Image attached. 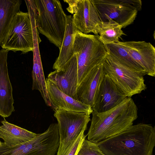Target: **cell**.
I'll return each instance as SVG.
<instances>
[{
    "instance_id": "cell-1",
    "label": "cell",
    "mask_w": 155,
    "mask_h": 155,
    "mask_svg": "<svg viewBox=\"0 0 155 155\" xmlns=\"http://www.w3.org/2000/svg\"><path fill=\"white\" fill-rule=\"evenodd\" d=\"M87 135L88 140L98 143L124 131L132 126L138 117V108L131 97L107 111H93Z\"/></svg>"
},
{
    "instance_id": "cell-2",
    "label": "cell",
    "mask_w": 155,
    "mask_h": 155,
    "mask_svg": "<svg viewBox=\"0 0 155 155\" xmlns=\"http://www.w3.org/2000/svg\"><path fill=\"white\" fill-rule=\"evenodd\" d=\"M105 155H153L155 128L140 123L97 143Z\"/></svg>"
},
{
    "instance_id": "cell-3",
    "label": "cell",
    "mask_w": 155,
    "mask_h": 155,
    "mask_svg": "<svg viewBox=\"0 0 155 155\" xmlns=\"http://www.w3.org/2000/svg\"><path fill=\"white\" fill-rule=\"evenodd\" d=\"M36 26L39 33L59 49L66 27L67 16L58 0H33Z\"/></svg>"
},
{
    "instance_id": "cell-4",
    "label": "cell",
    "mask_w": 155,
    "mask_h": 155,
    "mask_svg": "<svg viewBox=\"0 0 155 155\" xmlns=\"http://www.w3.org/2000/svg\"><path fill=\"white\" fill-rule=\"evenodd\" d=\"M27 9L28 12L20 10L15 14L1 45L2 49L25 54L33 51L35 44L41 42L34 9Z\"/></svg>"
},
{
    "instance_id": "cell-5",
    "label": "cell",
    "mask_w": 155,
    "mask_h": 155,
    "mask_svg": "<svg viewBox=\"0 0 155 155\" xmlns=\"http://www.w3.org/2000/svg\"><path fill=\"white\" fill-rule=\"evenodd\" d=\"M74 53L77 61L78 86L95 67L103 63L108 52L98 35L86 34L77 30Z\"/></svg>"
},
{
    "instance_id": "cell-6",
    "label": "cell",
    "mask_w": 155,
    "mask_h": 155,
    "mask_svg": "<svg viewBox=\"0 0 155 155\" xmlns=\"http://www.w3.org/2000/svg\"><path fill=\"white\" fill-rule=\"evenodd\" d=\"M102 22L112 20L124 28L131 24L141 10V0H91Z\"/></svg>"
},
{
    "instance_id": "cell-7",
    "label": "cell",
    "mask_w": 155,
    "mask_h": 155,
    "mask_svg": "<svg viewBox=\"0 0 155 155\" xmlns=\"http://www.w3.org/2000/svg\"><path fill=\"white\" fill-rule=\"evenodd\" d=\"M102 63L105 74L127 97H131L147 88L143 76L120 63L108 53Z\"/></svg>"
},
{
    "instance_id": "cell-8",
    "label": "cell",
    "mask_w": 155,
    "mask_h": 155,
    "mask_svg": "<svg viewBox=\"0 0 155 155\" xmlns=\"http://www.w3.org/2000/svg\"><path fill=\"white\" fill-rule=\"evenodd\" d=\"M54 116L58 121L59 144L56 155H61L85 130L91 120L90 115L82 112L57 110Z\"/></svg>"
},
{
    "instance_id": "cell-9",
    "label": "cell",
    "mask_w": 155,
    "mask_h": 155,
    "mask_svg": "<svg viewBox=\"0 0 155 155\" xmlns=\"http://www.w3.org/2000/svg\"><path fill=\"white\" fill-rule=\"evenodd\" d=\"M68 5V11L73 16L77 29L84 34H99L102 28L101 20L96 8L91 0H64Z\"/></svg>"
},
{
    "instance_id": "cell-10",
    "label": "cell",
    "mask_w": 155,
    "mask_h": 155,
    "mask_svg": "<svg viewBox=\"0 0 155 155\" xmlns=\"http://www.w3.org/2000/svg\"><path fill=\"white\" fill-rule=\"evenodd\" d=\"M47 78L61 91L78 100L77 64L74 54L60 69L51 72Z\"/></svg>"
},
{
    "instance_id": "cell-11",
    "label": "cell",
    "mask_w": 155,
    "mask_h": 155,
    "mask_svg": "<svg viewBox=\"0 0 155 155\" xmlns=\"http://www.w3.org/2000/svg\"><path fill=\"white\" fill-rule=\"evenodd\" d=\"M127 97L105 74L96 94L92 109L98 113L104 112L117 106Z\"/></svg>"
},
{
    "instance_id": "cell-12",
    "label": "cell",
    "mask_w": 155,
    "mask_h": 155,
    "mask_svg": "<svg viewBox=\"0 0 155 155\" xmlns=\"http://www.w3.org/2000/svg\"><path fill=\"white\" fill-rule=\"evenodd\" d=\"M119 45L145 71L147 75L155 76V48L150 42L144 41H119Z\"/></svg>"
},
{
    "instance_id": "cell-13",
    "label": "cell",
    "mask_w": 155,
    "mask_h": 155,
    "mask_svg": "<svg viewBox=\"0 0 155 155\" xmlns=\"http://www.w3.org/2000/svg\"><path fill=\"white\" fill-rule=\"evenodd\" d=\"M8 52L4 49L0 50V116L4 118L15 111L12 87L8 71Z\"/></svg>"
},
{
    "instance_id": "cell-14",
    "label": "cell",
    "mask_w": 155,
    "mask_h": 155,
    "mask_svg": "<svg viewBox=\"0 0 155 155\" xmlns=\"http://www.w3.org/2000/svg\"><path fill=\"white\" fill-rule=\"evenodd\" d=\"M46 86L51 107L54 111H65L85 113L89 115L93 110L91 107L63 93L47 78Z\"/></svg>"
},
{
    "instance_id": "cell-15",
    "label": "cell",
    "mask_w": 155,
    "mask_h": 155,
    "mask_svg": "<svg viewBox=\"0 0 155 155\" xmlns=\"http://www.w3.org/2000/svg\"><path fill=\"white\" fill-rule=\"evenodd\" d=\"M105 74L102 63L95 67L78 86V100L92 108L96 94Z\"/></svg>"
},
{
    "instance_id": "cell-16",
    "label": "cell",
    "mask_w": 155,
    "mask_h": 155,
    "mask_svg": "<svg viewBox=\"0 0 155 155\" xmlns=\"http://www.w3.org/2000/svg\"><path fill=\"white\" fill-rule=\"evenodd\" d=\"M77 29L74 23L73 16H67L65 32L59 53L53 66L55 70L60 69L67 63L74 54V45Z\"/></svg>"
},
{
    "instance_id": "cell-17",
    "label": "cell",
    "mask_w": 155,
    "mask_h": 155,
    "mask_svg": "<svg viewBox=\"0 0 155 155\" xmlns=\"http://www.w3.org/2000/svg\"><path fill=\"white\" fill-rule=\"evenodd\" d=\"M0 138L9 147L18 145L33 139L38 134L11 124L4 118L1 121Z\"/></svg>"
},
{
    "instance_id": "cell-18",
    "label": "cell",
    "mask_w": 155,
    "mask_h": 155,
    "mask_svg": "<svg viewBox=\"0 0 155 155\" xmlns=\"http://www.w3.org/2000/svg\"><path fill=\"white\" fill-rule=\"evenodd\" d=\"M33 52V66L32 73V90L40 92L46 105L51 107L48 92L42 65L38 45L34 46Z\"/></svg>"
},
{
    "instance_id": "cell-19",
    "label": "cell",
    "mask_w": 155,
    "mask_h": 155,
    "mask_svg": "<svg viewBox=\"0 0 155 155\" xmlns=\"http://www.w3.org/2000/svg\"><path fill=\"white\" fill-rule=\"evenodd\" d=\"M21 3V0H0V46Z\"/></svg>"
},
{
    "instance_id": "cell-20",
    "label": "cell",
    "mask_w": 155,
    "mask_h": 155,
    "mask_svg": "<svg viewBox=\"0 0 155 155\" xmlns=\"http://www.w3.org/2000/svg\"><path fill=\"white\" fill-rule=\"evenodd\" d=\"M105 45L108 54L114 59L143 76L147 75L144 69L133 59L122 46L117 43H111Z\"/></svg>"
},
{
    "instance_id": "cell-21",
    "label": "cell",
    "mask_w": 155,
    "mask_h": 155,
    "mask_svg": "<svg viewBox=\"0 0 155 155\" xmlns=\"http://www.w3.org/2000/svg\"><path fill=\"white\" fill-rule=\"evenodd\" d=\"M122 26L110 20L102 22L101 29L99 33V38L104 45H106L119 41V39L123 35H126L122 30Z\"/></svg>"
},
{
    "instance_id": "cell-22",
    "label": "cell",
    "mask_w": 155,
    "mask_h": 155,
    "mask_svg": "<svg viewBox=\"0 0 155 155\" xmlns=\"http://www.w3.org/2000/svg\"><path fill=\"white\" fill-rule=\"evenodd\" d=\"M77 155H105L97 143L85 139L82 142Z\"/></svg>"
},
{
    "instance_id": "cell-23",
    "label": "cell",
    "mask_w": 155,
    "mask_h": 155,
    "mask_svg": "<svg viewBox=\"0 0 155 155\" xmlns=\"http://www.w3.org/2000/svg\"><path fill=\"white\" fill-rule=\"evenodd\" d=\"M85 130H83L75 142L61 155H77L79 150L87 135L84 134Z\"/></svg>"
},
{
    "instance_id": "cell-24",
    "label": "cell",
    "mask_w": 155,
    "mask_h": 155,
    "mask_svg": "<svg viewBox=\"0 0 155 155\" xmlns=\"http://www.w3.org/2000/svg\"><path fill=\"white\" fill-rule=\"evenodd\" d=\"M2 142H1L0 141V147L2 145Z\"/></svg>"
}]
</instances>
